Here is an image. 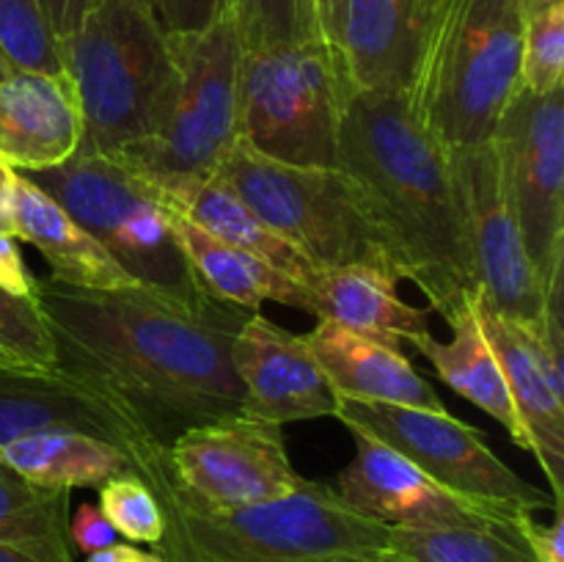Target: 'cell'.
Returning <instances> with one entry per match:
<instances>
[{
  "mask_svg": "<svg viewBox=\"0 0 564 562\" xmlns=\"http://www.w3.org/2000/svg\"><path fill=\"white\" fill-rule=\"evenodd\" d=\"M36 306L55 369L119 408L158 452L196 424L242 413L229 358L242 309L196 317L147 290H80L53 279H36Z\"/></svg>",
  "mask_w": 564,
  "mask_h": 562,
  "instance_id": "1",
  "label": "cell"
},
{
  "mask_svg": "<svg viewBox=\"0 0 564 562\" xmlns=\"http://www.w3.org/2000/svg\"><path fill=\"white\" fill-rule=\"evenodd\" d=\"M339 169L358 182L400 259L402 279L449 320L474 290L449 149L416 119L405 91H352Z\"/></svg>",
  "mask_w": 564,
  "mask_h": 562,
  "instance_id": "2",
  "label": "cell"
},
{
  "mask_svg": "<svg viewBox=\"0 0 564 562\" xmlns=\"http://www.w3.org/2000/svg\"><path fill=\"white\" fill-rule=\"evenodd\" d=\"M61 64L80 108L83 152L116 158L160 132L180 69L149 0H97L61 39Z\"/></svg>",
  "mask_w": 564,
  "mask_h": 562,
  "instance_id": "3",
  "label": "cell"
},
{
  "mask_svg": "<svg viewBox=\"0 0 564 562\" xmlns=\"http://www.w3.org/2000/svg\"><path fill=\"white\" fill-rule=\"evenodd\" d=\"M523 14L516 0H441L408 99L446 149L494 136L521 86Z\"/></svg>",
  "mask_w": 564,
  "mask_h": 562,
  "instance_id": "4",
  "label": "cell"
},
{
  "mask_svg": "<svg viewBox=\"0 0 564 562\" xmlns=\"http://www.w3.org/2000/svg\"><path fill=\"white\" fill-rule=\"evenodd\" d=\"M165 534L158 554L174 562H312L389 551V527L341 501L336 488L306 483L275 499L231 510L160 501Z\"/></svg>",
  "mask_w": 564,
  "mask_h": 562,
  "instance_id": "5",
  "label": "cell"
},
{
  "mask_svg": "<svg viewBox=\"0 0 564 562\" xmlns=\"http://www.w3.org/2000/svg\"><path fill=\"white\" fill-rule=\"evenodd\" d=\"M25 176L53 196L147 292L196 317L229 306L204 292L171 226L174 209L130 169L77 149L64 163Z\"/></svg>",
  "mask_w": 564,
  "mask_h": 562,
  "instance_id": "6",
  "label": "cell"
},
{
  "mask_svg": "<svg viewBox=\"0 0 564 562\" xmlns=\"http://www.w3.org/2000/svg\"><path fill=\"white\" fill-rule=\"evenodd\" d=\"M215 176L314 268L369 264L402 281L394 246L347 171L279 163L237 138Z\"/></svg>",
  "mask_w": 564,
  "mask_h": 562,
  "instance_id": "7",
  "label": "cell"
},
{
  "mask_svg": "<svg viewBox=\"0 0 564 562\" xmlns=\"http://www.w3.org/2000/svg\"><path fill=\"white\" fill-rule=\"evenodd\" d=\"M171 50L180 69V86L169 119L158 136L110 160L149 182L163 202L176 209L193 187L215 174L240 138L237 86L242 47L224 9L204 31L171 36Z\"/></svg>",
  "mask_w": 564,
  "mask_h": 562,
  "instance_id": "8",
  "label": "cell"
},
{
  "mask_svg": "<svg viewBox=\"0 0 564 562\" xmlns=\"http://www.w3.org/2000/svg\"><path fill=\"white\" fill-rule=\"evenodd\" d=\"M352 88L330 39L242 53L240 141L270 160L339 169L341 114Z\"/></svg>",
  "mask_w": 564,
  "mask_h": 562,
  "instance_id": "9",
  "label": "cell"
},
{
  "mask_svg": "<svg viewBox=\"0 0 564 562\" xmlns=\"http://www.w3.org/2000/svg\"><path fill=\"white\" fill-rule=\"evenodd\" d=\"M334 417L347 430H364L405 455L413 466L422 468L430 479L449 488L452 494L512 516L538 512L545 507L560 510L554 496L527 483L490 450L482 430L449 417L446 411L336 397Z\"/></svg>",
  "mask_w": 564,
  "mask_h": 562,
  "instance_id": "10",
  "label": "cell"
},
{
  "mask_svg": "<svg viewBox=\"0 0 564 562\" xmlns=\"http://www.w3.org/2000/svg\"><path fill=\"white\" fill-rule=\"evenodd\" d=\"M507 204L540 284L564 273V88L518 86L490 136Z\"/></svg>",
  "mask_w": 564,
  "mask_h": 562,
  "instance_id": "11",
  "label": "cell"
},
{
  "mask_svg": "<svg viewBox=\"0 0 564 562\" xmlns=\"http://www.w3.org/2000/svg\"><path fill=\"white\" fill-rule=\"evenodd\" d=\"M169 485L160 501L176 499L204 510L259 505L301 488L279 424L248 413L196 424L165 450Z\"/></svg>",
  "mask_w": 564,
  "mask_h": 562,
  "instance_id": "12",
  "label": "cell"
},
{
  "mask_svg": "<svg viewBox=\"0 0 564 562\" xmlns=\"http://www.w3.org/2000/svg\"><path fill=\"white\" fill-rule=\"evenodd\" d=\"M449 169L479 303L518 323L540 325L543 284L507 204L490 141L449 149Z\"/></svg>",
  "mask_w": 564,
  "mask_h": 562,
  "instance_id": "13",
  "label": "cell"
},
{
  "mask_svg": "<svg viewBox=\"0 0 564 562\" xmlns=\"http://www.w3.org/2000/svg\"><path fill=\"white\" fill-rule=\"evenodd\" d=\"M356 457L339 474L336 494L347 507L386 527H468L521 543L516 523L523 512L496 510L430 479L405 455L364 430H350Z\"/></svg>",
  "mask_w": 564,
  "mask_h": 562,
  "instance_id": "14",
  "label": "cell"
},
{
  "mask_svg": "<svg viewBox=\"0 0 564 562\" xmlns=\"http://www.w3.org/2000/svg\"><path fill=\"white\" fill-rule=\"evenodd\" d=\"M44 428H75L110 441L130 455L132 468L154 494L169 485L165 452L149 446L119 408L58 369L42 372L0 364V450L20 435Z\"/></svg>",
  "mask_w": 564,
  "mask_h": 562,
  "instance_id": "15",
  "label": "cell"
},
{
  "mask_svg": "<svg viewBox=\"0 0 564 562\" xmlns=\"http://www.w3.org/2000/svg\"><path fill=\"white\" fill-rule=\"evenodd\" d=\"M231 367L242 386V413L270 424L334 417L336 391L301 334L248 312L231 336Z\"/></svg>",
  "mask_w": 564,
  "mask_h": 562,
  "instance_id": "16",
  "label": "cell"
},
{
  "mask_svg": "<svg viewBox=\"0 0 564 562\" xmlns=\"http://www.w3.org/2000/svg\"><path fill=\"white\" fill-rule=\"evenodd\" d=\"M485 336L501 364L512 406L527 428L534 457L551 483L556 507L564 501V367L554 361L540 339V325L518 323L479 303Z\"/></svg>",
  "mask_w": 564,
  "mask_h": 562,
  "instance_id": "17",
  "label": "cell"
},
{
  "mask_svg": "<svg viewBox=\"0 0 564 562\" xmlns=\"http://www.w3.org/2000/svg\"><path fill=\"white\" fill-rule=\"evenodd\" d=\"M441 0H345L339 47L352 91H408Z\"/></svg>",
  "mask_w": 564,
  "mask_h": 562,
  "instance_id": "18",
  "label": "cell"
},
{
  "mask_svg": "<svg viewBox=\"0 0 564 562\" xmlns=\"http://www.w3.org/2000/svg\"><path fill=\"white\" fill-rule=\"evenodd\" d=\"M83 136L80 108L66 77L14 69L0 80V163L28 174L64 163Z\"/></svg>",
  "mask_w": 564,
  "mask_h": 562,
  "instance_id": "19",
  "label": "cell"
},
{
  "mask_svg": "<svg viewBox=\"0 0 564 562\" xmlns=\"http://www.w3.org/2000/svg\"><path fill=\"white\" fill-rule=\"evenodd\" d=\"M11 235L47 259L50 279L80 290H143L53 196L11 169Z\"/></svg>",
  "mask_w": 564,
  "mask_h": 562,
  "instance_id": "20",
  "label": "cell"
},
{
  "mask_svg": "<svg viewBox=\"0 0 564 562\" xmlns=\"http://www.w3.org/2000/svg\"><path fill=\"white\" fill-rule=\"evenodd\" d=\"M301 336L336 397L446 411L433 386L402 356L400 347L375 342L330 320H317Z\"/></svg>",
  "mask_w": 564,
  "mask_h": 562,
  "instance_id": "21",
  "label": "cell"
},
{
  "mask_svg": "<svg viewBox=\"0 0 564 562\" xmlns=\"http://www.w3.org/2000/svg\"><path fill=\"white\" fill-rule=\"evenodd\" d=\"M400 281L369 264L317 268L308 279V314L400 347L430 334V312L397 295Z\"/></svg>",
  "mask_w": 564,
  "mask_h": 562,
  "instance_id": "22",
  "label": "cell"
},
{
  "mask_svg": "<svg viewBox=\"0 0 564 562\" xmlns=\"http://www.w3.org/2000/svg\"><path fill=\"white\" fill-rule=\"evenodd\" d=\"M446 323L452 325L449 342H441L430 331V334L419 336L411 345L433 364L438 378L449 389H455L468 402L482 408L488 417H494L510 433V439L521 450L532 452V441H529L527 428H523L521 417L512 406L510 386H507L505 372H501L499 358H496L494 347L485 336L477 295L468 298Z\"/></svg>",
  "mask_w": 564,
  "mask_h": 562,
  "instance_id": "23",
  "label": "cell"
},
{
  "mask_svg": "<svg viewBox=\"0 0 564 562\" xmlns=\"http://www.w3.org/2000/svg\"><path fill=\"white\" fill-rule=\"evenodd\" d=\"M171 226L209 298L242 312H259L264 301L308 312V290L273 264L262 262L242 248L218 240L182 213H171Z\"/></svg>",
  "mask_w": 564,
  "mask_h": 562,
  "instance_id": "24",
  "label": "cell"
},
{
  "mask_svg": "<svg viewBox=\"0 0 564 562\" xmlns=\"http://www.w3.org/2000/svg\"><path fill=\"white\" fill-rule=\"evenodd\" d=\"M0 463L28 483L53 490L99 488L132 468L121 446L75 428H44L20 435L0 450Z\"/></svg>",
  "mask_w": 564,
  "mask_h": 562,
  "instance_id": "25",
  "label": "cell"
},
{
  "mask_svg": "<svg viewBox=\"0 0 564 562\" xmlns=\"http://www.w3.org/2000/svg\"><path fill=\"white\" fill-rule=\"evenodd\" d=\"M176 213H182L185 218H191L193 224L202 226L204 231H209L218 240L229 242V246L242 248V251L253 253L262 262L273 264L275 270H281L284 275H290L292 281L306 287L308 279L314 275V264H308L279 231L270 229L259 215H253V209L226 185L220 176H209L202 185L193 187L180 204H176Z\"/></svg>",
  "mask_w": 564,
  "mask_h": 562,
  "instance_id": "26",
  "label": "cell"
},
{
  "mask_svg": "<svg viewBox=\"0 0 564 562\" xmlns=\"http://www.w3.org/2000/svg\"><path fill=\"white\" fill-rule=\"evenodd\" d=\"M0 543L36 562H72L69 490L39 488L0 463Z\"/></svg>",
  "mask_w": 564,
  "mask_h": 562,
  "instance_id": "27",
  "label": "cell"
},
{
  "mask_svg": "<svg viewBox=\"0 0 564 562\" xmlns=\"http://www.w3.org/2000/svg\"><path fill=\"white\" fill-rule=\"evenodd\" d=\"M389 551L405 562H534L518 540L468 527H389Z\"/></svg>",
  "mask_w": 564,
  "mask_h": 562,
  "instance_id": "28",
  "label": "cell"
},
{
  "mask_svg": "<svg viewBox=\"0 0 564 562\" xmlns=\"http://www.w3.org/2000/svg\"><path fill=\"white\" fill-rule=\"evenodd\" d=\"M226 14L231 17L242 53L325 36L317 0H226Z\"/></svg>",
  "mask_w": 564,
  "mask_h": 562,
  "instance_id": "29",
  "label": "cell"
},
{
  "mask_svg": "<svg viewBox=\"0 0 564 562\" xmlns=\"http://www.w3.org/2000/svg\"><path fill=\"white\" fill-rule=\"evenodd\" d=\"M0 50L22 72L61 75V44L42 0H0Z\"/></svg>",
  "mask_w": 564,
  "mask_h": 562,
  "instance_id": "30",
  "label": "cell"
},
{
  "mask_svg": "<svg viewBox=\"0 0 564 562\" xmlns=\"http://www.w3.org/2000/svg\"><path fill=\"white\" fill-rule=\"evenodd\" d=\"M97 507L108 518L110 527L116 529V534H124L132 543L160 545V540H163L165 516L158 494L132 468L99 485Z\"/></svg>",
  "mask_w": 564,
  "mask_h": 562,
  "instance_id": "31",
  "label": "cell"
},
{
  "mask_svg": "<svg viewBox=\"0 0 564 562\" xmlns=\"http://www.w3.org/2000/svg\"><path fill=\"white\" fill-rule=\"evenodd\" d=\"M0 358L28 369H55V345L36 306V295L20 298L0 287Z\"/></svg>",
  "mask_w": 564,
  "mask_h": 562,
  "instance_id": "32",
  "label": "cell"
},
{
  "mask_svg": "<svg viewBox=\"0 0 564 562\" xmlns=\"http://www.w3.org/2000/svg\"><path fill=\"white\" fill-rule=\"evenodd\" d=\"M564 75V3L523 20L521 86L549 94L562 86Z\"/></svg>",
  "mask_w": 564,
  "mask_h": 562,
  "instance_id": "33",
  "label": "cell"
},
{
  "mask_svg": "<svg viewBox=\"0 0 564 562\" xmlns=\"http://www.w3.org/2000/svg\"><path fill=\"white\" fill-rule=\"evenodd\" d=\"M169 36L198 33L213 25L226 9V0H149Z\"/></svg>",
  "mask_w": 564,
  "mask_h": 562,
  "instance_id": "34",
  "label": "cell"
},
{
  "mask_svg": "<svg viewBox=\"0 0 564 562\" xmlns=\"http://www.w3.org/2000/svg\"><path fill=\"white\" fill-rule=\"evenodd\" d=\"M516 532L534 562H564V516L562 507L556 510L554 521H534V512H523L516 523Z\"/></svg>",
  "mask_w": 564,
  "mask_h": 562,
  "instance_id": "35",
  "label": "cell"
},
{
  "mask_svg": "<svg viewBox=\"0 0 564 562\" xmlns=\"http://www.w3.org/2000/svg\"><path fill=\"white\" fill-rule=\"evenodd\" d=\"M116 529L110 527L108 518L102 516L97 505H88L83 501L75 510V516L69 518V540L77 551L83 554H94V551H102L108 545L116 543Z\"/></svg>",
  "mask_w": 564,
  "mask_h": 562,
  "instance_id": "36",
  "label": "cell"
},
{
  "mask_svg": "<svg viewBox=\"0 0 564 562\" xmlns=\"http://www.w3.org/2000/svg\"><path fill=\"white\" fill-rule=\"evenodd\" d=\"M0 287L20 298L36 295V275L28 270L20 242L11 231H0Z\"/></svg>",
  "mask_w": 564,
  "mask_h": 562,
  "instance_id": "37",
  "label": "cell"
},
{
  "mask_svg": "<svg viewBox=\"0 0 564 562\" xmlns=\"http://www.w3.org/2000/svg\"><path fill=\"white\" fill-rule=\"evenodd\" d=\"M94 3H97V0H42L44 14H47V22L50 28H53L55 39L61 42L64 36H69L77 28V22L86 17V11L91 9Z\"/></svg>",
  "mask_w": 564,
  "mask_h": 562,
  "instance_id": "38",
  "label": "cell"
},
{
  "mask_svg": "<svg viewBox=\"0 0 564 562\" xmlns=\"http://www.w3.org/2000/svg\"><path fill=\"white\" fill-rule=\"evenodd\" d=\"M86 562H174V560L158 554V551H143L138 549V545L119 543V540H116V543L108 545V549L88 554Z\"/></svg>",
  "mask_w": 564,
  "mask_h": 562,
  "instance_id": "39",
  "label": "cell"
},
{
  "mask_svg": "<svg viewBox=\"0 0 564 562\" xmlns=\"http://www.w3.org/2000/svg\"><path fill=\"white\" fill-rule=\"evenodd\" d=\"M317 3H319V17H323L325 36H328L330 42H336L339 20H341V6H345V0H317Z\"/></svg>",
  "mask_w": 564,
  "mask_h": 562,
  "instance_id": "40",
  "label": "cell"
},
{
  "mask_svg": "<svg viewBox=\"0 0 564 562\" xmlns=\"http://www.w3.org/2000/svg\"><path fill=\"white\" fill-rule=\"evenodd\" d=\"M9 182H11V169L0 163V231H11L9 220Z\"/></svg>",
  "mask_w": 564,
  "mask_h": 562,
  "instance_id": "41",
  "label": "cell"
},
{
  "mask_svg": "<svg viewBox=\"0 0 564 562\" xmlns=\"http://www.w3.org/2000/svg\"><path fill=\"white\" fill-rule=\"evenodd\" d=\"M312 562H405V560L394 556L391 551H380V554H334V556H323V560H312Z\"/></svg>",
  "mask_w": 564,
  "mask_h": 562,
  "instance_id": "42",
  "label": "cell"
},
{
  "mask_svg": "<svg viewBox=\"0 0 564 562\" xmlns=\"http://www.w3.org/2000/svg\"><path fill=\"white\" fill-rule=\"evenodd\" d=\"M516 3H518V9H521L523 20H527V17L551 9V6H556V3H564V0H516Z\"/></svg>",
  "mask_w": 564,
  "mask_h": 562,
  "instance_id": "43",
  "label": "cell"
},
{
  "mask_svg": "<svg viewBox=\"0 0 564 562\" xmlns=\"http://www.w3.org/2000/svg\"><path fill=\"white\" fill-rule=\"evenodd\" d=\"M0 562H36V560L25 556V554H22V551L11 549V545L0 543Z\"/></svg>",
  "mask_w": 564,
  "mask_h": 562,
  "instance_id": "44",
  "label": "cell"
},
{
  "mask_svg": "<svg viewBox=\"0 0 564 562\" xmlns=\"http://www.w3.org/2000/svg\"><path fill=\"white\" fill-rule=\"evenodd\" d=\"M11 72H14V66L9 64V58H6V53H3V50H0V80H6V77H9Z\"/></svg>",
  "mask_w": 564,
  "mask_h": 562,
  "instance_id": "45",
  "label": "cell"
},
{
  "mask_svg": "<svg viewBox=\"0 0 564 562\" xmlns=\"http://www.w3.org/2000/svg\"><path fill=\"white\" fill-rule=\"evenodd\" d=\"M0 364H6V361H3V358H0Z\"/></svg>",
  "mask_w": 564,
  "mask_h": 562,
  "instance_id": "46",
  "label": "cell"
}]
</instances>
